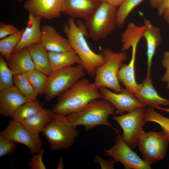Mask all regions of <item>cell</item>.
<instances>
[{
  "instance_id": "8d00e7d4",
  "label": "cell",
  "mask_w": 169,
  "mask_h": 169,
  "mask_svg": "<svg viewBox=\"0 0 169 169\" xmlns=\"http://www.w3.org/2000/svg\"><path fill=\"white\" fill-rule=\"evenodd\" d=\"M95 161V162L100 163L101 169H114L115 164L116 162L114 159L104 160L99 156H96Z\"/></svg>"
},
{
  "instance_id": "b9f144b4",
  "label": "cell",
  "mask_w": 169,
  "mask_h": 169,
  "mask_svg": "<svg viewBox=\"0 0 169 169\" xmlns=\"http://www.w3.org/2000/svg\"><path fill=\"white\" fill-rule=\"evenodd\" d=\"M166 21L169 24V10L165 11L163 14Z\"/></svg>"
},
{
  "instance_id": "484cf974",
  "label": "cell",
  "mask_w": 169,
  "mask_h": 169,
  "mask_svg": "<svg viewBox=\"0 0 169 169\" xmlns=\"http://www.w3.org/2000/svg\"><path fill=\"white\" fill-rule=\"evenodd\" d=\"M43 107V104L37 100L25 103L18 108L12 118L21 122L37 113Z\"/></svg>"
},
{
  "instance_id": "4dcf8cb0",
  "label": "cell",
  "mask_w": 169,
  "mask_h": 169,
  "mask_svg": "<svg viewBox=\"0 0 169 169\" xmlns=\"http://www.w3.org/2000/svg\"><path fill=\"white\" fill-rule=\"evenodd\" d=\"M144 120L146 123L151 122L158 124L162 131L169 136V118L159 113L154 108L148 107L145 109Z\"/></svg>"
},
{
  "instance_id": "5b68a950",
  "label": "cell",
  "mask_w": 169,
  "mask_h": 169,
  "mask_svg": "<svg viewBox=\"0 0 169 169\" xmlns=\"http://www.w3.org/2000/svg\"><path fill=\"white\" fill-rule=\"evenodd\" d=\"M52 150L68 149L73 144L78 132L66 116L54 113L42 132Z\"/></svg>"
},
{
  "instance_id": "9a60e30c",
  "label": "cell",
  "mask_w": 169,
  "mask_h": 169,
  "mask_svg": "<svg viewBox=\"0 0 169 169\" xmlns=\"http://www.w3.org/2000/svg\"><path fill=\"white\" fill-rule=\"evenodd\" d=\"M134 95L146 106L155 108L157 106H169V100L161 96L154 88L151 73H147Z\"/></svg>"
},
{
  "instance_id": "f6af8a7d",
  "label": "cell",
  "mask_w": 169,
  "mask_h": 169,
  "mask_svg": "<svg viewBox=\"0 0 169 169\" xmlns=\"http://www.w3.org/2000/svg\"><path fill=\"white\" fill-rule=\"evenodd\" d=\"M98 0V1H99V0Z\"/></svg>"
},
{
  "instance_id": "f1b7e54d",
  "label": "cell",
  "mask_w": 169,
  "mask_h": 169,
  "mask_svg": "<svg viewBox=\"0 0 169 169\" xmlns=\"http://www.w3.org/2000/svg\"><path fill=\"white\" fill-rule=\"evenodd\" d=\"M13 80L14 85L24 96L32 101L37 100L38 95L24 73L14 75Z\"/></svg>"
},
{
  "instance_id": "e575fe53",
  "label": "cell",
  "mask_w": 169,
  "mask_h": 169,
  "mask_svg": "<svg viewBox=\"0 0 169 169\" xmlns=\"http://www.w3.org/2000/svg\"><path fill=\"white\" fill-rule=\"evenodd\" d=\"M161 63L166 70L161 80L162 82L166 83V88L167 90H169V51L164 52L161 60Z\"/></svg>"
},
{
  "instance_id": "603a6c76",
  "label": "cell",
  "mask_w": 169,
  "mask_h": 169,
  "mask_svg": "<svg viewBox=\"0 0 169 169\" xmlns=\"http://www.w3.org/2000/svg\"><path fill=\"white\" fill-rule=\"evenodd\" d=\"M34 64L35 69L49 75L53 72L48 51L40 44H36L26 48Z\"/></svg>"
},
{
  "instance_id": "f35d334b",
  "label": "cell",
  "mask_w": 169,
  "mask_h": 169,
  "mask_svg": "<svg viewBox=\"0 0 169 169\" xmlns=\"http://www.w3.org/2000/svg\"><path fill=\"white\" fill-rule=\"evenodd\" d=\"M100 2H105L112 6L117 7L120 6L124 0H99Z\"/></svg>"
},
{
  "instance_id": "7c38bea8",
  "label": "cell",
  "mask_w": 169,
  "mask_h": 169,
  "mask_svg": "<svg viewBox=\"0 0 169 169\" xmlns=\"http://www.w3.org/2000/svg\"><path fill=\"white\" fill-rule=\"evenodd\" d=\"M102 99L110 102L115 108L116 114L121 115L136 109L142 106L146 107L140 102L134 94L125 88L120 93L113 92L109 89L102 87L99 89Z\"/></svg>"
},
{
  "instance_id": "e0dca14e",
  "label": "cell",
  "mask_w": 169,
  "mask_h": 169,
  "mask_svg": "<svg viewBox=\"0 0 169 169\" xmlns=\"http://www.w3.org/2000/svg\"><path fill=\"white\" fill-rule=\"evenodd\" d=\"M100 2L97 0H63L61 13L85 20L92 14Z\"/></svg>"
},
{
  "instance_id": "5bb4252c",
  "label": "cell",
  "mask_w": 169,
  "mask_h": 169,
  "mask_svg": "<svg viewBox=\"0 0 169 169\" xmlns=\"http://www.w3.org/2000/svg\"><path fill=\"white\" fill-rule=\"evenodd\" d=\"M31 101L14 84L0 91V114L3 116L12 117L19 107Z\"/></svg>"
},
{
  "instance_id": "7402d4cb",
  "label": "cell",
  "mask_w": 169,
  "mask_h": 169,
  "mask_svg": "<svg viewBox=\"0 0 169 169\" xmlns=\"http://www.w3.org/2000/svg\"><path fill=\"white\" fill-rule=\"evenodd\" d=\"M54 113L52 110L43 108L34 115L20 122L31 133L39 135L49 123Z\"/></svg>"
},
{
  "instance_id": "1f68e13d",
  "label": "cell",
  "mask_w": 169,
  "mask_h": 169,
  "mask_svg": "<svg viewBox=\"0 0 169 169\" xmlns=\"http://www.w3.org/2000/svg\"><path fill=\"white\" fill-rule=\"evenodd\" d=\"M4 58L0 56V91L13 85V73L9 68Z\"/></svg>"
},
{
  "instance_id": "277c9868",
  "label": "cell",
  "mask_w": 169,
  "mask_h": 169,
  "mask_svg": "<svg viewBox=\"0 0 169 169\" xmlns=\"http://www.w3.org/2000/svg\"><path fill=\"white\" fill-rule=\"evenodd\" d=\"M101 53L105 62L96 69L94 82L99 89L105 87L120 93L123 88L120 84L117 74L123 62L127 59V54L125 51L114 52L108 48L103 49Z\"/></svg>"
},
{
  "instance_id": "44dd1931",
  "label": "cell",
  "mask_w": 169,
  "mask_h": 169,
  "mask_svg": "<svg viewBox=\"0 0 169 169\" xmlns=\"http://www.w3.org/2000/svg\"><path fill=\"white\" fill-rule=\"evenodd\" d=\"M136 49V47L132 48L131 57L129 63L127 64H123L117 74L119 81L134 95L138 90L140 85V84L137 83L135 76V64Z\"/></svg>"
},
{
  "instance_id": "d6a6232c",
  "label": "cell",
  "mask_w": 169,
  "mask_h": 169,
  "mask_svg": "<svg viewBox=\"0 0 169 169\" xmlns=\"http://www.w3.org/2000/svg\"><path fill=\"white\" fill-rule=\"evenodd\" d=\"M17 143L0 134V157L11 155L16 149Z\"/></svg>"
},
{
  "instance_id": "4fadbf2b",
  "label": "cell",
  "mask_w": 169,
  "mask_h": 169,
  "mask_svg": "<svg viewBox=\"0 0 169 169\" xmlns=\"http://www.w3.org/2000/svg\"><path fill=\"white\" fill-rule=\"evenodd\" d=\"M63 0H27L23 6L29 14L45 19L59 17Z\"/></svg>"
},
{
  "instance_id": "7bdbcfd3",
  "label": "cell",
  "mask_w": 169,
  "mask_h": 169,
  "mask_svg": "<svg viewBox=\"0 0 169 169\" xmlns=\"http://www.w3.org/2000/svg\"><path fill=\"white\" fill-rule=\"evenodd\" d=\"M155 108L160 110H162L169 113V108H163L161 106H157Z\"/></svg>"
},
{
  "instance_id": "f546056e",
  "label": "cell",
  "mask_w": 169,
  "mask_h": 169,
  "mask_svg": "<svg viewBox=\"0 0 169 169\" xmlns=\"http://www.w3.org/2000/svg\"><path fill=\"white\" fill-rule=\"evenodd\" d=\"M144 0H124L116 13L117 26L119 28L123 27L125 20L132 11Z\"/></svg>"
},
{
  "instance_id": "83f0119b",
  "label": "cell",
  "mask_w": 169,
  "mask_h": 169,
  "mask_svg": "<svg viewBox=\"0 0 169 169\" xmlns=\"http://www.w3.org/2000/svg\"><path fill=\"white\" fill-rule=\"evenodd\" d=\"M24 74L38 95L45 93L48 76L36 69Z\"/></svg>"
},
{
  "instance_id": "2e32d148",
  "label": "cell",
  "mask_w": 169,
  "mask_h": 169,
  "mask_svg": "<svg viewBox=\"0 0 169 169\" xmlns=\"http://www.w3.org/2000/svg\"><path fill=\"white\" fill-rule=\"evenodd\" d=\"M40 43L48 51L67 52L73 49L67 39L61 35L52 26L45 25L41 28Z\"/></svg>"
},
{
  "instance_id": "4316f807",
  "label": "cell",
  "mask_w": 169,
  "mask_h": 169,
  "mask_svg": "<svg viewBox=\"0 0 169 169\" xmlns=\"http://www.w3.org/2000/svg\"><path fill=\"white\" fill-rule=\"evenodd\" d=\"M24 28L18 32L5 37L0 40V53L7 61L21 40Z\"/></svg>"
},
{
  "instance_id": "ac0fdd59",
  "label": "cell",
  "mask_w": 169,
  "mask_h": 169,
  "mask_svg": "<svg viewBox=\"0 0 169 169\" xmlns=\"http://www.w3.org/2000/svg\"><path fill=\"white\" fill-rule=\"evenodd\" d=\"M42 19L40 17L29 13L27 26L13 53L33 44L40 43Z\"/></svg>"
},
{
  "instance_id": "60d3db41",
  "label": "cell",
  "mask_w": 169,
  "mask_h": 169,
  "mask_svg": "<svg viewBox=\"0 0 169 169\" xmlns=\"http://www.w3.org/2000/svg\"><path fill=\"white\" fill-rule=\"evenodd\" d=\"M64 167V164L63 158L62 157H61L58 161V163L57 169H63Z\"/></svg>"
},
{
  "instance_id": "8992f818",
  "label": "cell",
  "mask_w": 169,
  "mask_h": 169,
  "mask_svg": "<svg viewBox=\"0 0 169 169\" xmlns=\"http://www.w3.org/2000/svg\"><path fill=\"white\" fill-rule=\"evenodd\" d=\"M117 7L100 2L92 14L85 21L88 35L95 41L107 37L117 26Z\"/></svg>"
},
{
  "instance_id": "cb8c5ba5",
  "label": "cell",
  "mask_w": 169,
  "mask_h": 169,
  "mask_svg": "<svg viewBox=\"0 0 169 169\" xmlns=\"http://www.w3.org/2000/svg\"><path fill=\"white\" fill-rule=\"evenodd\" d=\"M48 54L53 71L81 63L79 58L74 50L59 52H48Z\"/></svg>"
},
{
  "instance_id": "d4e9b609",
  "label": "cell",
  "mask_w": 169,
  "mask_h": 169,
  "mask_svg": "<svg viewBox=\"0 0 169 169\" xmlns=\"http://www.w3.org/2000/svg\"><path fill=\"white\" fill-rule=\"evenodd\" d=\"M144 28V25L139 26L132 22L128 23L121 35V51L125 52L131 48L137 47L139 41L143 37Z\"/></svg>"
},
{
  "instance_id": "7a4b0ae2",
  "label": "cell",
  "mask_w": 169,
  "mask_h": 169,
  "mask_svg": "<svg viewBox=\"0 0 169 169\" xmlns=\"http://www.w3.org/2000/svg\"><path fill=\"white\" fill-rule=\"evenodd\" d=\"M102 98L94 82L83 78L59 95L52 110L55 114L67 116L81 111L91 101Z\"/></svg>"
},
{
  "instance_id": "ab89813d",
  "label": "cell",
  "mask_w": 169,
  "mask_h": 169,
  "mask_svg": "<svg viewBox=\"0 0 169 169\" xmlns=\"http://www.w3.org/2000/svg\"><path fill=\"white\" fill-rule=\"evenodd\" d=\"M163 0H149L151 6L153 8L157 9Z\"/></svg>"
},
{
  "instance_id": "d590c367",
  "label": "cell",
  "mask_w": 169,
  "mask_h": 169,
  "mask_svg": "<svg viewBox=\"0 0 169 169\" xmlns=\"http://www.w3.org/2000/svg\"><path fill=\"white\" fill-rule=\"evenodd\" d=\"M19 31L13 25L1 23L0 25V39L15 33Z\"/></svg>"
},
{
  "instance_id": "52a82bcc",
  "label": "cell",
  "mask_w": 169,
  "mask_h": 169,
  "mask_svg": "<svg viewBox=\"0 0 169 169\" xmlns=\"http://www.w3.org/2000/svg\"><path fill=\"white\" fill-rule=\"evenodd\" d=\"M85 71L81 64L53 71L48 76L44 93L46 100L50 101L69 89L83 78Z\"/></svg>"
},
{
  "instance_id": "ba28073f",
  "label": "cell",
  "mask_w": 169,
  "mask_h": 169,
  "mask_svg": "<svg viewBox=\"0 0 169 169\" xmlns=\"http://www.w3.org/2000/svg\"><path fill=\"white\" fill-rule=\"evenodd\" d=\"M169 143V136L162 131L145 132L143 130L137 145L143 159L151 165L164 158Z\"/></svg>"
},
{
  "instance_id": "74e56055",
  "label": "cell",
  "mask_w": 169,
  "mask_h": 169,
  "mask_svg": "<svg viewBox=\"0 0 169 169\" xmlns=\"http://www.w3.org/2000/svg\"><path fill=\"white\" fill-rule=\"evenodd\" d=\"M157 9L158 15H163L165 11L169 10V0H163Z\"/></svg>"
},
{
  "instance_id": "8fae6325",
  "label": "cell",
  "mask_w": 169,
  "mask_h": 169,
  "mask_svg": "<svg viewBox=\"0 0 169 169\" xmlns=\"http://www.w3.org/2000/svg\"><path fill=\"white\" fill-rule=\"evenodd\" d=\"M0 134L6 138L26 146L32 154L37 153L43 150L39 135L33 134L20 122L12 119L7 127Z\"/></svg>"
},
{
  "instance_id": "6da1fadb",
  "label": "cell",
  "mask_w": 169,
  "mask_h": 169,
  "mask_svg": "<svg viewBox=\"0 0 169 169\" xmlns=\"http://www.w3.org/2000/svg\"><path fill=\"white\" fill-rule=\"evenodd\" d=\"M64 32L71 46L79 58L85 71L94 78L96 69L105 62L102 53L98 54L90 48L86 39L88 35L85 24L69 18L63 26Z\"/></svg>"
},
{
  "instance_id": "3957f363",
  "label": "cell",
  "mask_w": 169,
  "mask_h": 169,
  "mask_svg": "<svg viewBox=\"0 0 169 169\" xmlns=\"http://www.w3.org/2000/svg\"><path fill=\"white\" fill-rule=\"evenodd\" d=\"M116 115L115 107L108 100L102 98L91 101L81 111L66 116L74 126L83 125L85 131L98 125H105L111 128L117 134L119 132L118 130L108 121L109 116Z\"/></svg>"
},
{
  "instance_id": "d6986e66",
  "label": "cell",
  "mask_w": 169,
  "mask_h": 169,
  "mask_svg": "<svg viewBox=\"0 0 169 169\" xmlns=\"http://www.w3.org/2000/svg\"><path fill=\"white\" fill-rule=\"evenodd\" d=\"M144 37L146 44L147 73H151V68L153 58L156 50L161 41L160 28L144 18Z\"/></svg>"
},
{
  "instance_id": "836d02e7",
  "label": "cell",
  "mask_w": 169,
  "mask_h": 169,
  "mask_svg": "<svg viewBox=\"0 0 169 169\" xmlns=\"http://www.w3.org/2000/svg\"><path fill=\"white\" fill-rule=\"evenodd\" d=\"M44 153V149L37 153L32 154L30 158L28 165L31 169H46V165L43 161V155Z\"/></svg>"
},
{
  "instance_id": "ffe728a7",
  "label": "cell",
  "mask_w": 169,
  "mask_h": 169,
  "mask_svg": "<svg viewBox=\"0 0 169 169\" xmlns=\"http://www.w3.org/2000/svg\"><path fill=\"white\" fill-rule=\"evenodd\" d=\"M7 63L13 75L23 74L35 69L33 62L26 48L13 53Z\"/></svg>"
},
{
  "instance_id": "ee69618b",
  "label": "cell",
  "mask_w": 169,
  "mask_h": 169,
  "mask_svg": "<svg viewBox=\"0 0 169 169\" xmlns=\"http://www.w3.org/2000/svg\"><path fill=\"white\" fill-rule=\"evenodd\" d=\"M18 0V1L19 2H20V1H22V0Z\"/></svg>"
},
{
  "instance_id": "30bf717a",
  "label": "cell",
  "mask_w": 169,
  "mask_h": 169,
  "mask_svg": "<svg viewBox=\"0 0 169 169\" xmlns=\"http://www.w3.org/2000/svg\"><path fill=\"white\" fill-rule=\"evenodd\" d=\"M114 145L104 151L105 155L121 163L126 169H151V165L141 159L123 140L122 135L116 134Z\"/></svg>"
},
{
  "instance_id": "9c48e42d",
  "label": "cell",
  "mask_w": 169,
  "mask_h": 169,
  "mask_svg": "<svg viewBox=\"0 0 169 169\" xmlns=\"http://www.w3.org/2000/svg\"><path fill=\"white\" fill-rule=\"evenodd\" d=\"M145 107H139L125 114L115 115L112 117L123 131V140L132 149L137 145L143 127L146 123L144 120Z\"/></svg>"
}]
</instances>
